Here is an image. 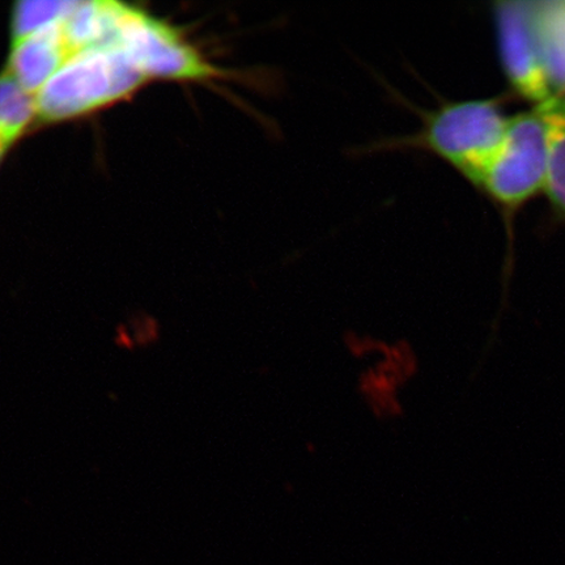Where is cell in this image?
Wrapping results in <instances>:
<instances>
[{
  "instance_id": "obj_1",
  "label": "cell",
  "mask_w": 565,
  "mask_h": 565,
  "mask_svg": "<svg viewBox=\"0 0 565 565\" xmlns=\"http://www.w3.org/2000/svg\"><path fill=\"white\" fill-rule=\"evenodd\" d=\"M503 97L447 103L420 111V129L406 137L379 141L374 151H424L447 162L479 188L487 168L503 145L511 118Z\"/></svg>"
},
{
  "instance_id": "obj_2",
  "label": "cell",
  "mask_w": 565,
  "mask_h": 565,
  "mask_svg": "<svg viewBox=\"0 0 565 565\" xmlns=\"http://www.w3.org/2000/svg\"><path fill=\"white\" fill-rule=\"evenodd\" d=\"M150 81L116 42L70 56L38 95V127L95 115L127 100Z\"/></svg>"
},
{
  "instance_id": "obj_3",
  "label": "cell",
  "mask_w": 565,
  "mask_h": 565,
  "mask_svg": "<svg viewBox=\"0 0 565 565\" xmlns=\"http://www.w3.org/2000/svg\"><path fill=\"white\" fill-rule=\"evenodd\" d=\"M110 42H116L150 82L209 84L227 81L263 89L271 83L267 74L215 65L179 28L136 6L121 3Z\"/></svg>"
},
{
  "instance_id": "obj_4",
  "label": "cell",
  "mask_w": 565,
  "mask_h": 565,
  "mask_svg": "<svg viewBox=\"0 0 565 565\" xmlns=\"http://www.w3.org/2000/svg\"><path fill=\"white\" fill-rule=\"evenodd\" d=\"M548 136L542 106L511 118L503 145L483 174L478 189L512 217L545 192Z\"/></svg>"
},
{
  "instance_id": "obj_5",
  "label": "cell",
  "mask_w": 565,
  "mask_h": 565,
  "mask_svg": "<svg viewBox=\"0 0 565 565\" xmlns=\"http://www.w3.org/2000/svg\"><path fill=\"white\" fill-rule=\"evenodd\" d=\"M534 2L505 0L493 4L501 66L514 95L534 106L553 97L534 30Z\"/></svg>"
},
{
  "instance_id": "obj_6",
  "label": "cell",
  "mask_w": 565,
  "mask_h": 565,
  "mask_svg": "<svg viewBox=\"0 0 565 565\" xmlns=\"http://www.w3.org/2000/svg\"><path fill=\"white\" fill-rule=\"evenodd\" d=\"M73 54L61 23L10 45L4 68L35 96Z\"/></svg>"
},
{
  "instance_id": "obj_7",
  "label": "cell",
  "mask_w": 565,
  "mask_h": 565,
  "mask_svg": "<svg viewBox=\"0 0 565 565\" xmlns=\"http://www.w3.org/2000/svg\"><path fill=\"white\" fill-rule=\"evenodd\" d=\"M534 30L554 94H565V0L534 2Z\"/></svg>"
},
{
  "instance_id": "obj_8",
  "label": "cell",
  "mask_w": 565,
  "mask_h": 565,
  "mask_svg": "<svg viewBox=\"0 0 565 565\" xmlns=\"http://www.w3.org/2000/svg\"><path fill=\"white\" fill-rule=\"evenodd\" d=\"M38 127V103L4 67L0 70V146L11 151Z\"/></svg>"
},
{
  "instance_id": "obj_9",
  "label": "cell",
  "mask_w": 565,
  "mask_h": 565,
  "mask_svg": "<svg viewBox=\"0 0 565 565\" xmlns=\"http://www.w3.org/2000/svg\"><path fill=\"white\" fill-rule=\"evenodd\" d=\"M541 106L548 136L545 193L551 206L565 222V94H555Z\"/></svg>"
},
{
  "instance_id": "obj_10",
  "label": "cell",
  "mask_w": 565,
  "mask_h": 565,
  "mask_svg": "<svg viewBox=\"0 0 565 565\" xmlns=\"http://www.w3.org/2000/svg\"><path fill=\"white\" fill-rule=\"evenodd\" d=\"M79 4L77 0H24L12 6L10 45L63 23Z\"/></svg>"
},
{
  "instance_id": "obj_11",
  "label": "cell",
  "mask_w": 565,
  "mask_h": 565,
  "mask_svg": "<svg viewBox=\"0 0 565 565\" xmlns=\"http://www.w3.org/2000/svg\"><path fill=\"white\" fill-rule=\"evenodd\" d=\"M9 153H10L9 150H6L4 147L0 146V166L3 164V161H4L6 157H7V154H9Z\"/></svg>"
}]
</instances>
